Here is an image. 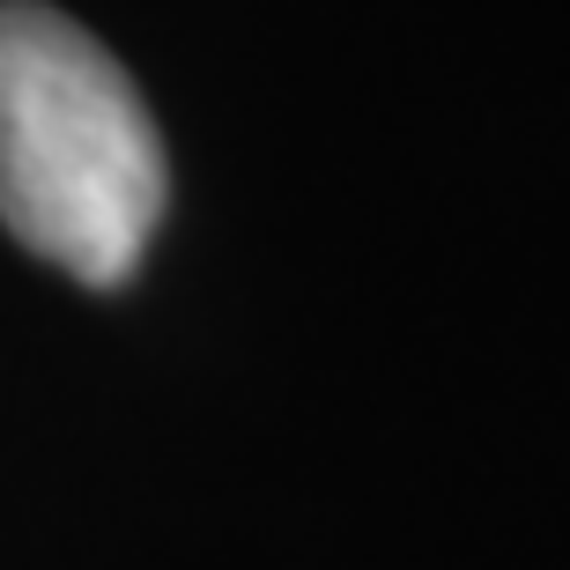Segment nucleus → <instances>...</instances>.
Wrapping results in <instances>:
<instances>
[{"label":"nucleus","instance_id":"obj_1","mask_svg":"<svg viewBox=\"0 0 570 570\" xmlns=\"http://www.w3.org/2000/svg\"><path fill=\"white\" fill-rule=\"evenodd\" d=\"M170 164L141 89L45 0H0V223L89 289H119L164 223Z\"/></svg>","mask_w":570,"mask_h":570}]
</instances>
